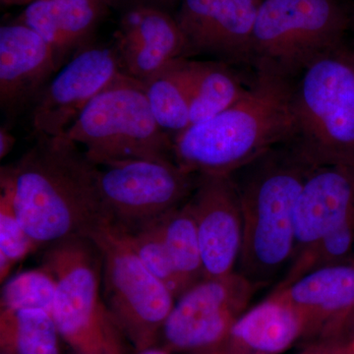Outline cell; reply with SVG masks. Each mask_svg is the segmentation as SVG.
Segmentation results:
<instances>
[{
	"label": "cell",
	"mask_w": 354,
	"mask_h": 354,
	"mask_svg": "<svg viewBox=\"0 0 354 354\" xmlns=\"http://www.w3.org/2000/svg\"><path fill=\"white\" fill-rule=\"evenodd\" d=\"M36 137L32 148L0 174L21 223L38 247L88 237L108 221L97 188L99 165L66 137Z\"/></svg>",
	"instance_id": "cell-1"
},
{
	"label": "cell",
	"mask_w": 354,
	"mask_h": 354,
	"mask_svg": "<svg viewBox=\"0 0 354 354\" xmlns=\"http://www.w3.org/2000/svg\"><path fill=\"white\" fill-rule=\"evenodd\" d=\"M247 94L223 113L174 136V162L189 174L230 176L297 134V78L256 66Z\"/></svg>",
	"instance_id": "cell-2"
},
{
	"label": "cell",
	"mask_w": 354,
	"mask_h": 354,
	"mask_svg": "<svg viewBox=\"0 0 354 354\" xmlns=\"http://www.w3.org/2000/svg\"><path fill=\"white\" fill-rule=\"evenodd\" d=\"M313 167L288 144L230 174L243 218L237 272L257 286L270 283L292 261L298 199Z\"/></svg>",
	"instance_id": "cell-3"
},
{
	"label": "cell",
	"mask_w": 354,
	"mask_h": 354,
	"mask_svg": "<svg viewBox=\"0 0 354 354\" xmlns=\"http://www.w3.org/2000/svg\"><path fill=\"white\" fill-rule=\"evenodd\" d=\"M297 134L290 145L313 167L354 165V60L346 46L297 76Z\"/></svg>",
	"instance_id": "cell-4"
},
{
	"label": "cell",
	"mask_w": 354,
	"mask_h": 354,
	"mask_svg": "<svg viewBox=\"0 0 354 354\" xmlns=\"http://www.w3.org/2000/svg\"><path fill=\"white\" fill-rule=\"evenodd\" d=\"M102 167L128 158L174 160V137L158 124L143 83L121 72L64 135Z\"/></svg>",
	"instance_id": "cell-5"
},
{
	"label": "cell",
	"mask_w": 354,
	"mask_h": 354,
	"mask_svg": "<svg viewBox=\"0 0 354 354\" xmlns=\"http://www.w3.org/2000/svg\"><path fill=\"white\" fill-rule=\"evenodd\" d=\"M353 9L344 0H263L253 34V66L297 78L307 65L344 48Z\"/></svg>",
	"instance_id": "cell-6"
},
{
	"label": "cell",
	"mask_w": 354,
	"mask_h": 354,
	"mask_svg": "<svg viewBox=\"0 0 354 354\" xmlns=\"http://www.w3.org/2000/svg\"><path fill=\"white\" fill-rule=\"evenodd\" d=\"M102 255L88 237L53 244L44 257L57 281L53 317L76 354H122L121 333L100 297Z\"/></svg>",
	"instance_id": "cell-7"
},
{
	"label": "cell",
	"mask_w": 354,
	"mask_h": 354,
	"mask_svg": "<svg viewBox=\"0 0 354 354\" xmlns=\"http://www.w3.org/2000/svg\"><path fill=\"white\" fill-rule=\"evenodd\" d=\"M88 239L102 255L104 304L116 327L137 351L153 348L176 297L111 223L97 225Z\"/></svg>",
	"instance_id": "cell-8"
},
{
	"label": "cell",
	"mask_w": 354,
	"mask_h": 354,
	"mask_svg": "<svg viewBox=\"0 0 354 354\" xmlns=\"http://www.w3.org/2000/svg\"><path fill=\"white\" fill-rule=\"evenodd\" d=\"M97 183L109 223L132 227L181 206L194 192L196 174L171 158H128L102 165Z\"/></svg>",
	"instance_id": "cell-9"
},
{
	"label": "cell",
	"mask_w": 354,
	"mask_h": 354,
	"mask_svg": "<svg viewBox=\"0 0 354 354\" xmlns=\"http://www.w3.org/2000/svg\"><path fill=\"white\" fill-rule=\"evenodd\" d=\"M259 288L237 271L191 286L176 298L162 327L164 349L196 354L221 348Z\"/></svg>",
	"instance_id": "cell-10"
},
{
	"label": "cell",
	"mask_w": 354,
	"mask_h": 354,
	"mask_svg": "<svg viewBox=\"0 0 354 354\" xmlns=\"http://www.w3.org/2000/svg\"><path fill=\"white\" fill-rule=\"evenodd\" d=\"M115 48L88 44L44 88L32 108L36 135L64 136L88 104L121 73Z\"/></svg>",
	"instance_id": "cell-11"
},
{
	"label": "cell",
	"mask_w": 354,
	"mask_h": 354,
	"mask_svg": "<svg viewBox=\"0 0 354 354\" xmlns=\"http://www.w3.org/2000/svg\"><path fill=\"white\" fill-rule=\"evenodd\" d=\"M263 0H181L174 16L186 55H208L228 64H254L253 34Z\"/></svg>",
	"instance_id": "cell-12"
},
{
	"label": "cell",
	"mask_w": 354,
	"mask_h": 354,
	"mask_svg": "<svg viewBox=\"0 0 354 354\" xmlns=\"http://www.w3.org/2000/svg\"><path fill=\"white\" fill-rule=\"evenodd\" d=\"M188 204L196 223L205 278L232 274L241 257L243 218L232 177L200 174Z\"/></svg>",
	"instance_id": "cell-13"
},
{
	"label": "cell",
	"mask_w": 354,
	"mask_h": 354,
	"mask_svg": "<svg viewBox=\"0 0 354 354\" xmlns=\"http://www.w3.org/2000/svg\"><path fill=\"white\" fill-rule=\"evenodd\" d=\"M58 72L50 46L21 22L0 28V106L11 118L35 102Z\"/></svg>",
	"instance_id": "cell-14"
},
{
	"label": "cell",
	"mask_w": 354,
	"mask_h": 354,
	"mask_svg": "<svg viewBox=\"0 0 354 354\" xmlns=\"http://www.w3.org/2000/svg\"><path fill=\"white\" fill-rule=\"evenodd\" d=\"M114 48L121 71L144 81L185 57L186 41L176 17L167 10L134 4L121 19Z\"/></svg>",
	"instance_id": "cell-15"
},
{
	"label": "cell",
	"mask_w": 354,
	"mask_h": 354,
	"mask_svg": "<svg viewBox=\"0 0 354 354\" xmlns=\"http://www.w3.org/2000/svg\"><path fill=\"white\" fill-rule=\"evenodd\" d=\"M274 291L299 314L304 337L330 339L354 310V261L318 268Z\"/></svg>",
	"instance_id": "cell-16"
},
{
	"label": "cell",
	"mask_w": 354,
	"mask_h": 354,
	"mask_svg": "<svg viewBox=\"0 0 354 354\" xmlns=\"http://www.w3.org/2000/svg\"><path fill=\"white\" fill-rule=\"evenodd\" d=\"M353 214L354 165L313 167L298 199L292 261Z\"/></svg>",
	"instance_id": "cell-17"
},
{
	"label": "cell",
	"mask_w": 354,
	"mask_h": 354,
	"mask_svg": "<svg viewBox=\"0 0 354 354\" xmlns=\"http://www.w3.org/2000/svg\"><path fill=\"white\" fill-rule=\"evenodd\" d=\"M108 6L102 0H35L26 7L20 22L48 44L59 71L91 44Z\"/></svg>",
	"instance_id": "cell-18"
},
{
	"label": "cell",
	"mask_w": 354,
	"mask_h": 354,
	"mask_svg": "<svg viewBox=\"0 0 354 354\" xmlns=\"http://www.w3.org/2000/svg\"><path fill=\"white\" fill-rule=\"evenodd\" d=\"M297 310L278 291L247 310L234 324L223 354H279L304 337Z\"/></svg>",
	"instance_id": "cell-19"
},
{
	"label": "cell",
	"mask_w": 354,
	"mask_h": 354,
	"mask_svg": "<svg viewBox=\"0 0 354 354\" xmlns=\"http://www.w3.org/2000/svg\"><path fill=\"white\" fill-rule=\"evenodd\" d=\"M191 125L203 122L234 106L248 92L230 64L188 59ZM190 125V127H191Z\"/></svg>",
	"instance_id": "cell-20"
},
{
	"label": "cell",
	"mask_w": 354,
	"mask_h": 354,
	"mask_svg": "<svg viewBox=\"0 0 354 354\" xmlns=\"http://www.w3.org/2000/svg\"><path fill=\"white\" fill-rule=\"evenodd\" d=\"M187 62L188 58H179L141 81L158 124L165 132H174V136L191 125Z\"/></svg>",
	"instance_id": "cell-21"
},
{
	"label": "cell",
	"mask_w": 354,
	"mask_h": 354,
	"mask_svg": "<svg viewBox=\"0 0 354 354\" xmlns=\"http://www.w3.org/2000/svg\"><path fill=\"white\" fill-rule=\"evenodd\" d=\"M53 315L41 309L0 310V349L9 354H60Z\"/></svg>",
	"instance_id": "cell-22"
},
{
	"label": "cell",
	"mask_w": 354,
	"mask_h": 354,
	"mask_svg": "<svg viewBox=\"0 0 354 354\" xmlns=\"http://www.w3.org/2000/svg\"><path fill=\"white\" fill-rule=\"evenodd\" d=\"M155 221L184 292L205 278L196 223L188 200Z\"/></svg>",
	"instance_id": "cell-23"
},
{
	"label": "cell",
	"mask_w": 354,
	"mask_h": 354,
	"mask_svg": "<svg viewBox=\"0 0 354 354\" xmlns=\"http://www.w3.org/2000/svg\"><path fill=\"white\" fill-rule=\"evenodd\" d=\"M354 261V214L339 227L298 255L290 265V271L277 286L281 290L307 272L339 263Z\"/></svg>",
	"instance_id": "cell-24"
},
{
	"label": "cell",
	"mask_w": 354,
	"mask_h": 354,
	"mask_svg": "<svg viewBox=\"0 0 354 354\" xmlns=\"http://www.w3.org/2000/svg\"><path fill=\"white\" fill-rule=\"evenodd\" d=\"M123 239L153 276L171 291L176 299L183 293V286L172 265L156 221L132 227H116Z\"/></svg>",
	"instance_id": "cell-25"
},
{
	"label": "cell",
	"mask_w": 354,
	"mask_h": 354,
	"mask_svg": "<svg viewBox=\"0 0 354 354\" xmlns=\"http://www.w3.org/2000/svg\"><path fill=\"white\" fill-rule=\"evenodd\" d=\"M57 281L48 268L21 272L9 279L1 291V308L41 309L53 315Z\"/></svg>",
	"instance_id": "cell-26"
},
{
	"label": "cell",
	"mask_w": 354,
	"mask_h": 354,
	"mask_svg": "<svg viewBox=\"0 0 354 354\" xmlns=\"http://www.w3.org/2000/svg\"><path fill=\"white\" fill-rule=\"evenodd\" d=\"M0 186V279L3 281L16 263L39 247L21 223L10 188L4 183Z\"/></svg>",
	"instance_id": "cell-27"
},
{
	"label": "cell",
	"mask_w": 354,
	"mask_h": 354,
	"mask_svg": "<svg viewBox=\"0 0 354 354\" xmlns=\"http://www.w3.org/2000/svg\"><path fill=\"white\" fill-rule=\"evenodd\" d=\"M300 354H351V351L348 346H344L334 339H323L312 344Z\"/></svg>",
	"instance_id": "cell-28"
},
{
	"label": "cell",
	"mask_w": 354,
	"mask_h": 354,
	"mask_svg": "<svg viewBox=\"0 0 354 354\" xmlns=\"http://www.w3.org/2000/svg\"><path fill=\"white\" fill-rule=\"evenodd\" d=\"M15 137L11 134V132L6 127L0 128V158H4L13 150L15 145Z\"/></svg>",
	"instance_id": "cell-29"
},
{
	"label": "cell",
	"mask_w": 354,
	"mask_h": 354,
	"mask_svg": "<svg viewBox=\"0 0 354 354\" xmlns=\"http://www.w3.org/2000/svg\"><path fill=\"white\" fill-rule=\"evenodd\" d=\"M133 1H134V4L155 6L167 10L169 7L174 6L177 3H180L181 0H133Z\"/></svg>",
	"instance_id": "cell-30"
},
{
	"label": "cell",
	"mask_w": 354,
	"mask_h": 354,
	"mask_svg": "<svg viewBox=\"0 0 354 354\" xmlns=\"http://www.w3.org/2000/svg\"><path fill=\"white\" fill-rule=\"evenodd\" d=\"M35 0H1L2 3L6 6H29Z\"/></svg>",
	"instance_id": "cell-31"
},
{
	"label": "cell",
	"mask_w": 354,
	"mask_h": 354,
	"mask_svg": "<svg viewBox=\"0 0 354 354\" xmlns=\"http://www.w3.org/2000/svg\"><path fill=\"white\" fill-rule=\"evenodd\" d=\"M138 354H171L164 348H147L145 351H138Z\"/></svg>",
	"instance_id": "cell-32"
},
{
	"label": "cell",
	"mask_w": 354,
	"mask_h": 354,
	"mask_svg": "<svg viewBox=\"0 0 354 354\" xmlns=\"http://www.w3.org/2000/svg\"><path fill=\"white\" fill-rule=\"evenodd\" d=\"M196 354H223V353H221L220 351H207V353H196Z\"/></svg>",
	"instance_id": "cell-33"
},
{
	"label": "cell",
	"mask_w": 354,
	"mask_h": 354,
	"mask_svg": "<svg viewBox=\"0 0 354 354\" xmlns=\"http://www.w3.org/2000/svg\"><path fill=\"white\" fill-rule=\"evenodd\" d=\"M349 346V349H351V354H354V344H351Z\"/></svg>",
	"instance_id": "cell-34"
},
{
	"label": "cell",
	"mask_w": 354,
	"mask_h": 354,
	"mask_svg": "<svg viewBox=\"0 0 354 354\" xmlns=\"http://www.w3.org/2000/svg\"><path fill=\"white\" fill-rule=\"evenodd\" d=\"M351 30L354 32V10H353V25H351Z\"/></svg>",
	"instance_id": "cell-35"
},
{
	"label": "cell",
	"mask_w": 354,
	"mask_h": 354,
	"mask_svg": "<svg viewBox=\"0 0 354 354\" xmlns=\"http://www.w3.org/2000/svg\"><path fill=\"white\" fill-rule=\"evenodd\" d=\"M102 1L106 2V3H108V4H109H109H111V2H113V0H102Z\"/></svg>",
	"instance_id": "cell-36"
},
{
	"label": "cell",
	"mask_w": 354,
	"mask_h": 354,
	"mask_svg": "<svg viewBox=\"0 0 354 354\" xmlns=\"http://www.w3.org/2000/svg\"><path fill=\"white\" fill-rule=\"evenodd\" d=\"M353 60H354V51H353Z\"/></svg>",
	"instance_id": "cell-37"
},
{
	"label": "cell",
	"mask_w": 354,
	"mask_h": 354,
	"mask_svg": "<svg viewBox=\"0 0 354 354\" xmlns=\"http://www.w3.org/2000/svg\"><path fill=\"white\" fill-rule=\"evenodd\" d=\"M0 354H9V353H1Z\"/></svg>",
	"instance_id": "cell-38"
}]
</instances>
